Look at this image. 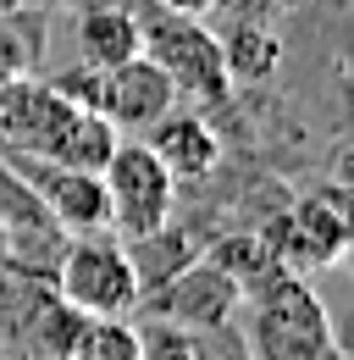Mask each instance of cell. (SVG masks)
Instances as JSON below:
<instances>
[{
    "instance_id": "1",
    "label": "cell",
    "mask_w": 354,
    "mask_h": 360,
    "mask_svg": "<svg viewBox=\"0 0 354 360\" xmlns=\"http://www.w3.org/2000/svg\"><path fill=\"white\" fill-rule=\"evenodd\" d=\"M238 316H244L238 333L249 344V360H315L338 338L321 294L299 271H271L261 283H249Z\"/></svg>"
},
{
    "instance_id": "2",
    "label": "cell",
    "mask_w": 354,
    "mask_h": 360,
    "mask_svg": "<svg viewBox=\"0 0 354 360\" xmlns=\"http://www.w3.org/2000/svg\"><path fill=\"white\" fill-rule=\"evenodd\" d=\"M133 11H138L144 56L161 61V72L172 78L177 100L205 111V105H221L232 94L227 67H221V45H216V34L205 28V17H183V11L155 6V0H133Z\"/></svg>"
},
{
    "instance_id": "3",
    "label": "cell",
    "mask_w": 354,
    "mask_h": 360,
    "mask_svg": "<svg viewBox=\"0 0 354 360\" xmlns=\"http://www.w3.org/2000/svg\"><path fill=\"white\" fill-rule=\"evenodd\" d=\"M55 294L84 316H133L138 311V277H133L128 244L100 227V233H72L61 261L50 271Z\"/></svg>"
},
{
    "instance_id": "4",
    "label": "cell",
    "mask_w": 354,
    "mask_h": 360,
    "mask_svg": "<svg viewBox=\"0 0 354 360\" xmlns=\"http://www.w3.org/2000/svg\"><path fill=\"white\" fill-rule=\"evenodd\" d=\"M349 200H343V188H310L305 200H294L288 211H277L271 222L261 227L266 250H271V261L288 271H332L343 266V255H349Z\"/></svg>"
},
{
    "instance_id": "5",
    "label": "cell",
    "mask_w": 354,
    "mask_h": 360,
    "mask_svg": "<svg viewBox=\"0 0 354 360\" xmlns=\"http://www.w3.org/2000/svg\"><path fill=\"white\" fill-rule=\"evenodd\" d=\"M105 200H111V233L117 238H144L177 217V178L144 139H117L111 161L100 167Z\"/></svg>"
},
{
    "instance_id": "6",
    "label": "cell",
    "mask_w": 354,
    "mask_h": 360,
    "mask_svg": "<svg viewBox=\"0 0 354 360\" xmlns=\"http://www.w3.org/2000/svg\"><path fill=\"white\" fill-rule=\"evenodd\" d=\"M238 305H244V283L199 250L177 277L150 288L133 316H161V321H177V327H227V321H238Z\"/></svg>"
},
{
    "instance_id": "7",
    "label": "cell",
    "mask_w": 354,
    "mask_h": 360,
    "mask_svg": "<svg viewBox=\"0 0 354 360\" xmlns=\"http://www.w3.org/2000/svg\"><path fill=\"white\" fill-rule=\"evenodd\" d=\"M22 183L39 194V205L55 217V227L72 238V233H100L111 227V200H105V178L100 172H78V167H55L44 155H6Z\"/></svg>"
},
{
    "instance_id": "8",
    "label": "cell",
    "mask_w": 354,
    "mask_h": 360,
    "mask_svg": "<svg viewBox=\"0 0 354 360\" xmlns=\"http://www.w3.org/2000/svg\"><path fill=\"white\" fill-rule=\"evenodd\" d=\"M172 105H177L172 78H166V72H161V61H150L144 50L100 72V100H94V111H100L117 134H128V139L150 134Z\"/></svg>"
},
{
    "instance_id": "9",
    "label": "cell",
    "mask_w": 354,
    "mask_h": 360,
    "mask_svg": "<svg viewBox=\"0 0 354 360\" xmlns=\"http://www.w3.org/2000/svg\"><path fill=\"white\" fill-rule=\"evenodd\" d=\"M138 139L166 161V172H172L177 183H205L221 167V150H227L221 134L205 122V111H194V105H188V111L172 105L150 134H138Z\"/></svg>"
},
{
    "instance_id": "10",
    "label": "cell",
    "mask_w": 354,
    "mask_h": 360,
    "mask_svg": "<svg viewBox=\"0 0 354 360\" xmlns=\"http://www.w3.org/2000/svg\"><path fill=\"white\" fill-rule=\"evenodd\" d=\"M144 50V34H138V11L133 0H84L78 6V67H117Z\"/></svg>"
},
{
    "instance_id": "11",
    "label": "cell",
    "mask_w": 354,
    "mask_h": 360,
    "mask_svg": "<svg viewBox=\"0 0 354 360\" xmlns=\"http://www.w3.org/2000/svg\"><path fill=\"white\" fill-rule=\"evenodd\" d=\"M117 128L94 111V105H67L61 111V122L50 128L44 139V161H55V167H78V172H100L105 161H111V150H117Z\"/></svg>"
},
{
    "instance_id": "12",
    "label": "cell",
    "mask_w": 354,
    "mask_h": 360,
    "mask_svg": "<svg viewBox=\"0 0 354 360\" xmlns=\"http://www.w3.org/2000/svg\"><path fill=\"white\" fill-rule=\"evenodd\" d=\"M216 45L232 89H255L266 78H277V67H282V39L266 28V17H232L227 34H216Z\"/></svg>"
},
{
    "instance_id": "13",
    "label": "cell",
    "mask_w": 354,
    "mask_h": 360,
    "mask_svg": "<svg viewBox=\"0 0 354 360\" xmlns=\"http://www.w3.org/2000/svg\"><path fill=\"white\" fill-rule=\"evenodd\" d=\"M122 244H128L133 277H138V300H144L150 288H161L166 277H177V271L205 250L199 238H188V227H177V217L166 227H155V233H144V238H122Z\"/></svg>"
},
{
    "instance_id": "14",
    "label": "cell",
    "mask_w": 354,
    "mask_h": 360,
    "mask_svg": "<svg viewBox=\"0 0 354 360\" xmlns=\"http://www.w3.org/2000/svg\"><path fill=\"white\" fill-rule=\"evenodd\" d=\"M67 360H144V338L133 316H84Z\"/></svg>"
},
{
    "instance_id": "15",
    "label": "cell",
    "mask_w": 354,
    "mask_h": 360,
    "mask_svg": "<svg viewBox=\"0 0 354 360\" xmlns=\"http://www.w3.org/2000/svg\"><path fill=\"white\" fill-rule=\"evenodd\" d=\"M44 50L39 22H34V6H11L0 11V84L34 72V56Z\"/></svg>"
},
{
    "instance_id": "16",
    "label": "cell",
    "mask_w": 354,
    "mask_h": 360,
    "mask_svg": "<svg viewBox=\"0 0 354 360\" xmlns=\"http://www.w3.org/2000/svg\"><path fill=\"white\" fill-rule=\"evenodd\" d=\"M282 0H221L216 11H232V17H266V11H277Z\"/></svg>"
},
{
    "instance_id": "17",
    "label": "cell",
    "mask_w": 354,
    "mask_h": 360,
    "mask_svg": "<svg viewBox=\"0 0 354 360\" xmlns=\"http://www.w3.org/2000/svg\"><path fill=\"white\" fill-rule=\"evenodd\" d=\"M155 6H166V11H183V17H211L221 0H155Z\"/></svg>"
},
{
    "instance_id": "18",
    "label": "cell",
    "mask_w": 354,
    "mask_h": 360,
    "mask_svg": "<svg viewBox=\"0 0 354 360\" xmlns=\"http://www.w3.org/2000/svg\"><path fill=\"white\" fill-rule=\"evenodd\" d=\"M315 360H349V349H343V344L332 338V344H327V349H321V355H315Z\"/></svg>"
},
{
    "instance_id": "19",
    "label": "cell",
    "mask_w": 354,
    "mask_h": 360,
    "mask_svg": "<svg viewBox=\"0 0 354 360\" xmlns=\"http://www.w3.org/2000/svg\"><path fill=\"white\" fill-rule=\"evenodd\" d=\"M0 261H6V227H0Z\"/></svg>"
},
{
    "instance_id": "20",
    "label": "cell",
    "mask_w": 354,
    "mask_h": 360,
    "mask_svg": "<svg viewBox=\"0 0 354 360\" xmlns=\"http://www.w3.org/2000/svg\"><path fill=\"white\" fill-rule=\"evenodd\" d=\"M11 6H22V0H0V11H11Z\"/></svg>"
}]
</instances>
